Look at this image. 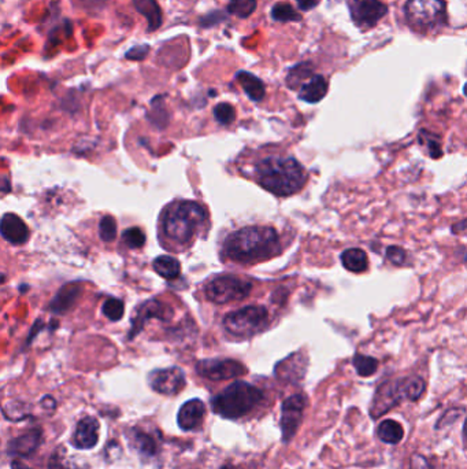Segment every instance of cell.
Segmentation results:
<instances>
[{"label":"cell","mask_w":467,"mask_h":469,"mask_svg":"<svg viewBox=\"0 0 467 469\" xmlns=\"http://www.w3.org/2000/svg\"><path fill=\"white\" fill-rule=\"evenodd\" d=\"M271 18L277 22H300L303 19L302 14L297 12L291 3L280 1L271 8Z\"/></svg>","instance_id":"cell-28"},{"label":"cell","mask_w":467,"mask_h":469,"mask_svg":"<svg viewBox=\"0 0 467 469\" xmlns=\"http://www.w3.org/2000/svg\"><path fill=\"white\" fill-rule=\"evenodd\" d=\"M313 76H314V65H313V62H310V61L300 62V64L295 65L288 71L286 85L291 89H297L307 80H310Z\"/></svg>","instance_id":"cell-26"},{"label":"cell","mask_w":467,"mask_h":469,"mask_svg":"<svg viewBox=\"0 0 467 469\" xmlns=\"http://www.w3.org/2000/svg\"><path fill=\"white\" fill-rule=\"evenodd\" d=\"M11 469H32L29 468L28 466H25L22 461H19V460H14L12 463H11Z\"/></svg>","instance_id":"cell-45"},{"label":"cell","mask_w":467,"mask_h":469,"mask_svg":"<svg viewBox=\"0 0 467 469\" xmlns=\"http://www.w3.org/2000/svg\"><path fill=\"white\" fill-rule=\"evenodd\" d=\"M215 120L222 125H229L236 120V110L229 103H219L214 109Z\"/></svg>","instance_id":"cell-34"},{"label":"cell","mask_w":467,"mask_h":469,"mask_svg":"<svg viewBox=\"0 0 467 469\" xmlns=\"http://www.w3.org/2000/svg\"><path fill=\"white\" fill-rule=\"evenodd\" d=\"M228 18V12L222 10H212L208 14L199 18V26L203 29H210L221 22H223Z\"/></svg>","instance_id":"cell-36"},{"label":"cell","mask_w":467,"mask_h":469,"mask_svg":"<svg viewBox=\"0 0 467 469\" xmlns=\"http://www.w3.org/2000/svg\"><path fill=\"white\" fill-rule=\"evenodd\" d=\"M342 267L352 273H363L369 268V260L363 250L348 249L341 254Z\"/></svg>","instance_id":"cell-25"},{"label":"cell","mask_w":467,"mask_h":469,"mask_svg":"<svg viewBox=\"0 0 467 469\" xmlns=\"http://www.w3.org/2000/svg\"><path fill=\"white\" fill-rule=\"evenodd\" d=\"M43 328V324H42V320H37L36 323H35V326H33V328H32V331H30V335H29V339H28V344H30V342H32V339L33 337H36L37 336V334H39V331Z\"/></svg>","instance_id":"cell-44"},{"label":"cell","mask_w":467,"mask_h":469,"mask_svg":"<svg viewBox=\"0 0 467 469\" xmlns=\"http://www.w3.org/2000/svg\"><path fill=\"white\" fill-rule=\"evenodd\" d=\"M258 183L274 195L289 197L299 193L307 180L304 168L291 157H267L255 166Z\"/></svg>","instance_id":"cell-2"},{"label":"cell","mask_w":467,"mask_h":469,"mask_svg":"<svg viewBox=\"0 0 467 469\" xmlns=\"http://www.w3.org/2000/svg\"><path fill=\"white\" fill-rule=\"evenodd\" d=\"M151 389L162 396H177L187 384L185 375L178 366L155 369L148 375Z\"/></svg>","instance_id":"cell-11"},{"label":"cell","mask_w":467,"mask_h":469,"mask_svg":"<svg viewBox=\"0 0 467 469\" xmlns=\"http://www.w3.org/2000/svg\"><path fill=\"white\" fill-rule=\"evenodd\" d=\"M102 312L110 321L117 323L124 316L125 303L118 298H109L107 301H104V303L102 306Z\"/></svg>","instance_id":"cell-32"},{"label":"cell","mask_w":467,"mask_h":469,"mask_svg":"<svg viewBox=\"0 0 467 469\" xmlns=\"http://www.w3.org/2000/svg\"><path fill=\"white\" fill-rule=\"evenodd\" d=\"M154 270L166 280H174L181 273V264L172 256H161L152 263Z\"/></svg>","instance_id":"cell-27"},{"label":"cell","mask_w":467,"mask_h":469,"mask_svg":"<svg viewBox=\"0 0 467 469\" xmlns=\"http://www.w3.org/2000/svg\"><path fill=\"white\" fill-rule=\"evenodd\" d=\"M410 469H430V464L426 457L421 454H414L410 461Z\"/></svg>","instance_id":"cell-42"},{"label":"cell","mask_w":467,"mask_h":469,"mask_svg":"<svg viewBox=\"0 0 467 469\" xmlns=\"http://www.w3.org/2000/svg\"><path fill=\"white\" fill-rule=\"evenodd\" d=\"M306 406L307 398L303 394H295L286 398L281 405L280 427L284 443H289L299 431L300 424L303 421Z\"/></svg>","instance_id":"cell-9"},{"label":"cell","mask_w":467,"mask_h":469,"mask_svg":"<svg viewBox=\"0 0 467 469\" xmlns=\"http://www.w3.org/2000/svg\"><path fill=\"white\" fill-rule=\"evenodd\" d=\"M422 134H425V141H428V145H429V150H430V155L433 158H439L441 155V148H440V143L439 140L433 136V134H428L426 131H423Z\"/></svg>","instance_id":"cell-40"},{"label":"cell","mask_w":467,"mask_h":469,"mask_svg":"<svg viewBox=\"0 0 467 469\" xmlns=\"http://www.w3.org/2000/svg\"><path fill=\"white\" fill-rule=\"evenodd\" d=\"M47 469H80L77 466H74L73 463L67 461L65 454H64V450H59V452H55L50 461H48V467Z\"/></svg>","instance_id":"cell-37"},{"label":"cell","mask_w":467,"mask_h":469,"mask_svg":"<svg viewBox=\"0 0 467 469\" xmlns=\"http://www.w3.org/2000/svg\"><path fill=\"white\" fill-rule=\"evenodd\" d=\"M207 221V211L201 203L192 201L174 202L162 218L163 235L176 245H190L201 232Z\"/></svg>","instance_id":"cell-3"},{"label":"cell","mask_w":467,"mask_h":469,"mask_svg":"<svg viewBox=\"0 0 467 469\" xmlns=\"http://www.w3.org/2000/svg\"><path fill=\"white\" fill-rule=\"evenodd\" d=\"M253 283L235 274H223L207 283L204 292L208 301L217 305H225L241 301L251 294Z\"/></svg>","instance_id":"cell-7"},{"label":"cell","mask_w":467,"mask_h":469,"mask_svg":"<svg viewBox=\"0 0 467 469\" xmlns=\"http://www.w3.org/2000/svg\"><path fill=\"white\" fill-rule=\"evenodd\" d=\"M354 366H355V371L359 376L362 378H369V376H373L377 369H378V361L373 357H369V355H363V354H356L354 357Z\"/></svg>","instance_id":"cell-30"},{"label":"cell","mask_w":467,"mask_h":469,"mask_svg":"<svg viewBox=\"0 0 467 469\" xmlns=\"http://www.w3.org/2000/svg\"><path fill=\"white\" fill-rule=\"evenodd\" d=\"M172 317H173V309L167 303L158 301V299H151V301L144 302L143 305L138 306V309L136 310V316L132 319V330H131L129 339H134V336L143 330L147 320L158 319L162 321H169Z\"/></svg>","instance_id":"cell-12"},{"label":"cell","mask_w":467,"mask_h":469,"mask_svg":"<svg viewBox=\"0 0 467 469\" xmlns=\"http://www.w3.org/2000/svg\"><path fill=\"white\" fill-rule=\"evenodd\" d=\"M262 401V390L247 382L240 380L232 383L218 396L212 397L211 409L222 418L237 420L251 413Z\"/></svg>","instance_id":"cell-4"},{"label":"cell","mask_w":467,"mask_h":469,"mask_svg":"<svg viewBox=\"0 0 467 469\" xmlns=\"http://www.w3.org/2000/svg\"><path fill=\"white\" fill-rule=\"evenodd\" d=\"M43 442L40 430H30L8 442V454L14 457H28L37 450Z\"/></svg>","instance_id":"cell-17"},{"label":"cell","mask_w":467,"mask_h":469,"mask_svg":"<svg viewBox=\"0 0 467 469\" xmlns=\"http://www.w3.org/2000/svg\"><path fill=\"white\" fill-rule=\"evenodd\" d=\"M404 17L410 29L426 35L447 25V3L444 0H407Z\"/></svg>","instance_id":"cell-5"},{"label":"cell","mask_w":467,"mask_h":469,"mask_svg":"<svg viewBox=\"0 0 467 469\" xmlns=\"http://www.w3.org/2000/svg\"><path fill=\"white\" fill-rule=\"evenodd\" d=\"M268 324V312L265 306H246L229 313L223 319V327L230 335L250 337L262 333Z\"/></svg>","instance_id":"cell-6"},{"label":"cell","mask_w":467,"mask_h":469,"mask_svg":"<svg viewBox=\"0 0 467 469\" xmlns=\"http://www.w3.org/2000/svg\"><path fill=\"white\" fill-rule=\"evenodd\" d=\"M258 7V0H229L226 12L241 19L251 17Z\"/></svg>","instance_id":"cell-29"},{"label":"cell","mask_w":467,"mask_h":469,"mask_svg":"<svg viewBox=\"0 0 467 469\" xmlns=\"http://www.w3.org/2000/svg\"><path fill=\"white\" fill-rule=\"evenodd\" d=\"M122 240L129 249H141L145 243V235L140 228L134 227L122 233Z\"/></svg>","instance_id":"cell-35"},{"label":"cell","mask_w":467,"mask_h":469,"mask_svg":"<svg viewBox=\"0 0 467 469\" xmlns=\"http://www.w3.org/2000/svg\"><path fill=\"white\" fill-rule=\"evenodd\" d=\"M306 369H307L306 358H303L300 354H293L277 365L275 375L280 380L296 382L304 378Z\"/></svg>","instance_id":"cell-19"},{"label":"cell","mask_w":467,"mask_h":469,"mask_svg":"<svg viewBox=\"0 0 467 469\" xmlns=\"http://www.w3.org/2000/svg\"><path fill=\"white\" fill-rule=\"evenodd\" d=\"M196 372L207 380L222 382L246 375L247 368L235 360H203L198 362Z\"/></svg>","instance_id":"cell-10"},{"label":"cell","mask_w":467,"mask_h":469,"mask_svg":"<svg viewBox=\"0 0 467 469\" xmlns=\"http://www.w3.org/2000/svg\"><path fill=\"white\" fill-rule=\"evenodd\" d=\"M351 19L360 30L378 25L388 14V6L381 0H347Z\"/></svg>","instance_id":"cell-8"},{"label":"cell","mask_w":467,"mask_h":469,"mask_svg":"<svg viewBox=\"0 0 467 469\" xmlns=\"http://www.w3.org/2000/svg\"><path fill=\"white\" fill-rule=\"evenodd\" d=\"M221 469H235L232 466H223Z\"/></svg>","instance_id":"cell-46"},{"label":"cell","mask_w":467,"mask_h":469,"mask_svg":"<svg viewBox=\"0 0 467 469\" xmlns=\"http://www.w3.org/2000/svg\"><path fill=\"white\" fill-rule=\"evenodd\" d=\"M236 80L239 81V84L241 85L243 91L246 92V95L254 100V102H261L265 95H266V88L264 81L257 77L255 74L246 71V70H240L236 74Z\"/></svg>","instance_id":"cell-22"},{"label":"cell","mask_w":467,"mask_h":469,"mask_svg":"<svg viewBox=\"0 0 467 469\" xmlns=\"http://www.w3.org/2000/svg\"><path fill=\"white\" fill-rule=\"evenodd\" d=\"M131 443L143 457H154L158 453V445L152 435L134 428L131 435Z\"/></svg>","instance_id":"cell-24"},{"label":"cell","mask_w":467,"mask_h":469,"mask_svg":"<svg viewBox=\"0 0 467 469\" xmlns=\"http://www.w3.org/2000/svg\"><path fill=\"white\" fill-rule=\"evenodd\" d=\"M403 386H404V397L411 402H416L423 396L425 382L418 376L404 379Z\"/></svg>","instance_id":"cell-31"},{"label":"cell","mask_w":467,"mask_h":469,"mask_svg":"<svg viewBox=\"0 0 467 469\" xmlns=\"http://www.w3.org/2000/svg\"><path fill=\"white\" fill-rule=\"evenodd\" d=\"M0 233L4 240L14 246L25 245L29 239V228L21 217L14 213H6L0 221Z\"/></svg>","instance_id":"cell-15"},{"label":"cell","mask_w":467,"mask_h":469,"mask_svg":"<svg viewBox=\"0 0 467 469\" xmlns=\"http://www.w3.org/2000/svg\"><path fill=\"white\" fill-rule=\"evenodd\" d=\"M3 281H4V276H1V274H0V284H1Z\"/></svg>","instance_id":"cell-47"},{"label":"cell","mask_w":467,"mask_h":469,"mask_svg":"<svg viewBox=\"0 0 467 469\" xmlns=\"http://www.w3.org/2000/svg\"><path fill=\"white\" fill-rule=\"evenodd\" d=\"M377 436L384 443L398 445L404 438V428L399 421L392 420V418H387V420L380 423V425L377 428Z\"/></svg>","instance_id":"cell-23"},{"label":"cell","mask_w":467,"mask_h":469,"mask_svg":"<svg viewBox=\"0 0 467 469\" xmlns=\"http://www.w3.org/2000/svg\"><path fill=\"white\" fill-rule=\"evenodd\" d=\"M387 258L395 265H401L405 261V253L398 246H391L387 249Z\"/></svg>","instance_id":"cell-39"},{"label":"cell","mask_w":467,"mask_h":469,"mask_svg":"<svg viewBox=\"0 0 467 469\" xmlns=\"http://www.w3.org/2000/svg\"><path fill=\"white\" fill-rule=\"evenodd\" d=\"M81 292L82 287L77 281L64 285L51 301L50 310L55 315H66L67 312L77 303Z\"/></svg>","instance_id":"cell-18"},{"label":"cell","mask_w":467,"mask_h":469,"mask_svg":"<svg viewBox=\"0 0 467 469\" xmlns=\"http://www.w3.org/2000/svg\"><path fill=\"white\" fill-rule=\"evenodd\" d=\"M100 239L106 243L113 242L117 238V221L111 215H104L99 224Z\"/></svg>","instance_id":"cell-33"},{"label":"cell","mask_w":467,"mask_h":469,"mask_svg":"<svg viewBox=\"0 0 467 469\" xmlns=\"http://www.w3.org/2000/svg\"><path fill=\"white\" fill-rule=\"evenodd\" d=\"M403 382L404 380L395 382V383L390 382L378 387L373 403H372V409H370V414L373 418H378L380 416L387 413L390 409H392L401 401L405 400Z\"/></svg>","instance_id":"cell-13"},{"label":"cell","mask_w":467,"mask_h":469,"mask_svg":"<svg viewBox=\"0 0 467 469\" xmlns=\"http://www.w3.org/2000/svg\"><path fill=\"white\" fill-rule=\"evenodd\" d=\"M132 3L136 11L147 19V32H155L162 26L163 14L156 0H132Z\"/></svg>","instance_id":"cell-21"},{"label":"cell","mask_w":467,"mask_h":469,"mask_svg":"<svg viewBox=\"0 0 467 469\" xmlns=\"http://www.w3.org/2000/svg\"><path fill=\"white\" fill-rule=\"evenodd\" d=\"M149 50L151 47L148 44H137L125 53V58L129 61H136V62L144 61L148 57Z\"/></svg>","instance_id":"cell-38"},{"label":"cell","mask_w":467,"mask_h":469,"mask_svg":"<svg viewBox=\"0 0 467 469\" xmlns=\"http://www.w3.org/2000/svg\"><path fill=\"white\" fill-rule=\"evenodd\" d=\"M109 0H80V4L86 10V11H93V10H102L106 7Z\"/></svg>","instance_id":"cell-41"},{"label":"cell","mask_w":467,"mask_h":469,"mask_svg":"<svg viewBox=\"0 0 467 469\" xmlns=\"http://www.w3.org/2000/svg\"><path fill=\"white\" fill-rule=\"evenodd\" d=\"M222 251L228 260L237 264L262 263L280 253L278 233L271 227H246L225 239Z\"/></svg>","instance_id":"cell-1"},{"label":"cell","mask_w":467,"mask_h":469,"mask_svg":"<svg viewBox=\"0 0 467 469\" xmlns=\"http://www.w3.org/2000/svg\"><path fill=\"white\" fill-rule=\"evenodd\" d=\"M99 442V421L95 417L86 416L81 418L74 430L71 443L80 450L93 449Z\"/></svg>","instance_id":"cell-14"},{"label":"cell","mask_w":467,"mask_h":469,"mask_svg":"<svg viewBox=\"0 0 467 469\" xmlns=\"http://www.w3.org/2000/svg\"><path fill=\"white\" fill-rule=\"evenodd\" d=\"M328 89V80L321 74H315L299 88V99L307 103H318L327 96Z\"/></svg>","instance_id":"cell-20"},{"label":"cell","mask_w":467,"mask_h":469,"mask_svg":"<svg viewBox=\"0 0 467 469\" xmlns=\"http://www.w3.org/2000/svg\"><path fill=\"white\" fill-rule=\"evenodd\" d=\"M320 1L321 0H296L299 10L304 11V12L314 10L320 4Z\"/></svg>","instance_id":"cell-43"},{"label":"cell","mask_w":467,"mask_h":469,"mask_svg":"<svg viewBox=\"0 0 467 469\" xmlns=\"http://www.w3.org/2000/svg\"><path fill=\"white\" fill-rule=\"evenodd\" d=\"M205 406L201 400H190L184 403L177 414V424L183 431H195L204 421Z\"/></svg>","instance_id":"cell-16"}]
</instances>
